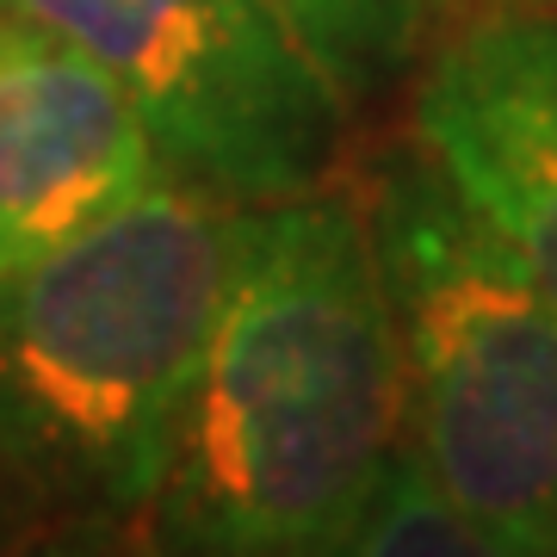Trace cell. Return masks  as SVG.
Here are the masks:
<instances>
[{
    "mask_svg": "<svg viewBox=\"0 0 557 557\" xmlns=\"http://www.w3.org/2000/svg\"><path fill=\"white\" fill-rule=\"evenodd\" d=\"M335 557H520L515 545H502L490 527L465 515L416 458V446H403L397 465L384 471L372 508L359 515V527L341 539Z\"/></svg>",
    "mask_w": 557,
    "mask_h": 557,
    "instance_id": "ba28073f",
    "label": "cell"
},
{
    "mask_svg": "<svg viewBox=\"0 0 557 557\" xmlns=\"http://www.w3.org/2000/svg\"><path fill=\"white\" fill-rule=\"evenodd\" d=\"M416 143L557 304V7L458 20L416 81Z\"/></svg>",
    "mask_w": 557,
    "mask_h": 557,
    "instance_id": "5b68a950",
    "label": "cell"
},
{
    "mask_svg": "<svg viewBox=\"0 0 557 557\" xmlns=\"http://www.w3.org/2000/svg\"><path fill=\"white\" fill-rule=\"evenodd\" d=\"M552 7H557V0H552Z\"/></svg>",
    "mask_w": 557,
    "mask_h": 557,
    "instance_id": "30bf717a",
    "label": "cell"
},
{
    "mask_svg": "<svg viewBox=\"0 0 557 557\" xmlns=\"http://www.w3.org/2000/svg\"><path fill=\"white\" fill-rule=\"evenodd\" d=\"M248 211L168 174L0 278V478L75 520H137L161 490L223 317Z\"/></svg>",
    "mask_w": 557,
    "mask_h": 557,
    "instance_id": "7a4b0ae2",
    "label": "cell"
},
{
    "mask_svg": "<svg viewBox=\"0 0 557 557\" xmlns=\"http://www.w3.org/2000/svg\"><path fill=\"white\" fill-rule=\"evenodd\" d=\"M168 174L137 100L50 25L0 7V278Z\"/></svg>",
    "mask_w": 557,
    "mask_h": 557,
    "instance_id": "8992f818",
    "label": "cell"
},
{
    "mask_svg": "<svg viewBox=\"0 0 557 557\" xmlns=\"http://www.w3.org/2000/svg\"><path fill=\"white\" fill-rule=\"evenodd\" d=\"M119 527H124V520H75L62 539H44L32 557H143V552L124 545ZM149 557H156V552H149Z\"/></svg>",
    "mask_w": 557,
    "mask_h": 557,
    "instance_id": "9c48e42d",
    "label": "cell"
},
{
    "mask_svg": "<svg viewBox=\"0 0 557 557\" xmlns=\"http://www.w3.org/2000/svg\"><path fill=\"white\" fill-rule=\"evenodd\" d=\"M322 62L347 106L384 94L416 62L428 0H267Z\"/></svg>",
    "mask_w": 557,
    "mask_h": 557,
    "instance_id": "52a82bcc",
    "label": "cell"
},
{
    "mask_svg": "<svg viewBox=\"0 0 557 557\" xmlns=\"http://www.w3.org/2000/svg\"><path fill=\"white\" fill-rule=\"evenodd\" d=\"M428 478L520 557H557V304L409 143L366 186Z\"/></svg>",
    "mask_w": 557,
    "mask_h": 557,
    "instance_id": "3957f363",
    "label": "cell"
},
{
    "mask_svg": "<svg viewBox=\"0 0 557 557\" xmlns=\"http://www.w3.org/2000/svg\"><path fill=\"white\" fill-rule=\"evenodd\" d=\"M50 25L137 100L174 174L230 199L329 180L347 100L267 0H0Z\"/></svg>",
    "mask_w": 557,
    "mask_h": 557,
    "instance_id": "277c9868",
    "label": "cell"
},
{
    "mask_svg": "<svg viewBox=\"0 0 557 557\" xmlns=\"http://www.w3.org/2000/svg\"><path fill=\"white\" fill-rule=\"evenodd\" d=\"M403 428V341L366 193L310 186L248 211L143 539L156 557H335Z\"/></svg>",
    "mask_w": 557,
    "mask_h": 557,
    "instance_id": "6da1fadb",
    "label": "cell"
}]
</instances>
